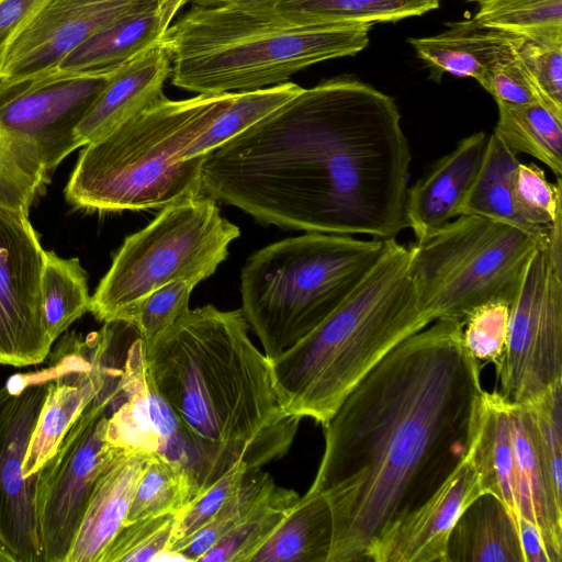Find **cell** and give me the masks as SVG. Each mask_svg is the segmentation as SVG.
<instances>
[{
	"instance_id": "46",
	"label": "cell",
	"mask_w": 562,
	"mask_h": 562,
	"mask_svg": "<svg viewBox=\"0 0 562 562\" xmlns=\"http://www.w3.org/2000/svg\"><path fill=\"white\" fill-rule=\"evenodd\" d=\"M469 1H474V2H479V3H481V2H483V1H485V0H469Z\"/></svg>"
},
{
	"instance_id": "25",
	"label": "cell",
	"mask_w": 562,
	"mask_h": 562,
	"mask_svg": "<svg viewBox=\"0 0 562 562\" xmlns=\"http://www.w3.org/2000/svg\"><path fill=\"white\" fill-rule=\"evenodd\" d=\"M164 33L157 7L127 14L69 53L48 76L116 70L158 42Z\"/></svg>"
},
{
	"instance_id": "14",
	"label": "cell",
	"mask_w": 562,
	"mask_h": 562,
	"mask_svg": "<svg viewBox=\"0 0 562 562\" xmlns=\"http://www.w3.org/2000/svg\"><path fill=\"white\" fill-rule=\"evenodd\" d=\"M44 255L29 215L0 206V366L40 364L52 350L41 312Z\"/></svg>"
},
{
	"instance_id": "4",
	"label": "cell",
	"mask_w": 562,
	"mask_h": 562,
	"mask_svg": "<svg viewBox=\"0 0 562 562\" xmlns=\"http://www.w3.org/2000/svg\"><path fill=\"white\" fill-rule=\"evenodd\" d=\"M408 248L384 240L371 269L315 329L269 360L288 416L326 424L356 384L395 346L434 321L408 276Z\"/></svg>"
},
{
	"instance_id": "23",
	"label": "cell",
	"mask_w": 562,
	"mask_h": 562,
	"mask_svg": "<svg viewBox=\"0 0 562 562\" xmlns=\"http://www.w3.org/2000/svg\"><path fill=\"white\" fill-rule=\"evenodd\" d=\"M148 454L122 452L100 475L65 562H100L125 522Z\"/></svg>"
},
{
	"instance_id": "21",
	"label": "cell",
	"mask_w": 562,
	"mask_h": 562,
	"mask_svg": "<svg viewBox=\"0 0 562 562\" xmlns=\"http://www.w3.org/2000/svg\"><path fill=\"white\" fill-rule=\"evenodd\" d=\"M446 31L408 38L416 56L429 69V78L440 82L443 74L470 77L484 85L491 68L515 54L525 38L477 23L473 18L448 23Z\"/></svg>"
},
{
	"instance_id": "38",
	"label": "cell",
	"mask_w": 562,
	"mask_h": 562,
	"mask_svg": "<svg viewBox=\"0 0 562 562\" xmlns=\"http://www.w3.org/2000/svg\"><path fill=\"white\" fill-rule=\"evenodd\" d=\"M509 313L510 303L497 300L475 307L465 316L462 342L480 363L498 364L506 346Z\"/></svg>"
},
{
	"instance_id": "27",
	"label": "cell",
	"mask_w": 562,
	"mask_h": 562,
	"mask_svg": "<svg viewBox=\"0 0 562 562\" xmlns=\"http://www.w3.org/2000/svg\"><path fill=\"white\" fill-rule=\"evenodd\" d=\"M498 120L493 134L514 154H527L562 176V120L538 102L497 104Z\"/></svg>"
},
{
	"instance_id": "8",
	"label": "cell",
	"mask_w": 562,
	"mask_h": 562,
	"mask_svg": "<svg viewBox=\"0 0 562 562\" xmlns=\"http://www.w3.org/2000/svg\"><path fill=\"white\" fill-rule=\"evenodd\" d=\"M548 235L475 215L454 217L407 247L408 276L420 308L432 321L463 322L487 302L512 303Z\"/></svg>"
},
{
	"instance_id": "15",
	"label": "cell",
	"mask_w": 562,
	"mask_h": 562,
	"mask_svg": "<svg viewBox=\"0 0 562 562\" xmlns=\"http://www.w3.org/2000/svg\"><path fill=\"white\" fill-rule=\"evenodd\" d=\"M121 396L108 417L105 440L122 452L159 456L187 477L192 499L201 493L200 469L178 419L160 396L146 363L138 331L132 337L119 381Z\"/></svg>"
},
{
	"instance_id": "36",
	"label": "cell",
	"mask_w": 562,
	"mask_h": 562,
	"mask_svg": "<svg viewBox=\"0 0 562 562\" xmlns=\"http://www.w3.org/2000/svg\"><path fill=\"white\" fill-rule=\"evenodd\" d=\"M176 516L166 514L124 524L100 562L179 561V557L169 551Z\"/></svg>"
},
{
	"instance_id": "1",
	"label": "cell",
	"mask_w": 562,
	"mask_h": 562,
	"mask_svg": "<svg viewBox=\"0 0 562 562\" xmlns=\"http://www.w3.org/2000/svg\"><path fill=\"white\" fill-rule=\"evenodd\" d=\"M462 327L436 319L401 341L323 425L325 449L306 493L330 508L327 562H368L467 456L483 387Z\"/></svg>"
},
{
	"instance_id": "42",
	"label": "cell",
	"mask_w": 562,
	"mask_h": 562,
	"mask_svg": "<svg viewBox=\"0 0 562 562\" xmlns=\"http://www.w3.org/2000/svg\"><path fill=\"white\" fill-rule=\"evenodd\" d=\"M45 1L0 0V70L11 43Z\"/></svg>"
},
{
	"instance_id": "43",
	"label": "cell",
	"mask_w": 562,
	"mask_h": 562,
	"mask_svg": "<svg viewBox=\"0 0 562 562\" xmlns=\"http://www.w3.org/2000/svg\"><path fill=\"white\" fill-rule=\"evenodd\" d=\"M518 530L525 562H553V558L533 525L526 520H519Z\"/></svg>"
},
{
	"instance_id": "20",
	"label": "cell",
	"mask_w": 562,
	"mask_h": 562,
	"mask_svg": "<svg viewBox=\"0 0 562 562\" xmlns=\"http://www.w3.org/2000/svg\"><path fill=\"white\" fill-rule=\"evenodd\" d=\"M508 404L519 520L533 525L553 562H562V494L551 481L530 408Z\"/></svg>"
},
{
	"instance_id": "29",
	"label": "cell",
	"mask_w": 562,
	"mask_h": 562,
	"mask_svg": "<svg viewBox=\"0 0 562 562\" xmlns=\"http://www.w3.org/2000/svg\"><path fill=\"white\" fill-rule=\"evenodd\" d=\"M518 164L517 155L492 133L482 165L460 206L459 215H475L530 233L516 215L513 203V176Z\"/></svg>"
},
{
	"instance_id": "11",
	"label": "cell",
	"mask_w": 562,
	"mask_h": 562,
	"mask_svg": "<svg viewBox=\"0 0 562 562\" xmlns=\"http://www.w3.org/2000/svg\"><path fill=\"white\" fill-rule=\"evenodd\" d=\"M121 371L87 405L52 458L32 475L43 562H65L95 482L122 453L105 440Z\"/></svg>"
},
{
	"instance_id": "44",
	"label": "cell",
	"mask_w": 562,
	"mask_h": 562,
	"mask_svg": "<svg viewBox=\"0 0 562 562\" xmlns=\"http://www.w3.org/2000/svg\"><path fill=\"white\" fill-rule=\"evenodd\" d=\"M190 0H156L160 26L164 32L169 27L177 12Z\"/></svg>"
},
{
	"instance_id": "37",
	"label": "cell",
	"mask_w": 562,
	"mask_h": 562,
	"mask_svg": "<svg viewBox=\"0 0 562 562\" xmlns=\"http://www.w3.org/2000/svg\"><path fill=\"white\" fill-rule=\"evenodd\" d=\"M194 286L186 280L171 281L138 300L119 319L132 323L145 346H150L190 310Z\"/></svg>"
},
{
	"instance_id": "39",
	"label": "cell",
	"mask_w": 562,
	"mask_h": 562,
	"mask_svg": "<svg viewBox=\"0 0 562 562\" xmlns=\"http://www.w3.org/2000/svg\"><path fill=\"white\" fill-rule=\"evenodd\" d=\"M517 54L530 79L538 103L562 120V40H526Z\"/></svg>"
},
{
	"instance_id": "19",
	"label": "cell",
	"mask_w": 562,
	"mask_h": 562,
	"mask_svg": "<svg viewBox=\"0 0 562 562\" xmlns=\"http://www.w3.org/2000/svg\"><path fill=\"white\" fill-rule=\"evenodd\" d=\"M488 136L481 131L462 138L406 194V220L416 241L459 216L460 206L482 165Z\"/></svg>"
},
{
	"instance_id": "35",
	"label": "cell",
	"mask_w": 562,
	"mask_h": 562,
	"mask_svg": "<svg viewBox=\"0 0 562 562\" xmlns=\"http://www.w3.org/2000/svg\"><path fill=\"white\" fill-rule=\"evenodd\" d=\"M513 203L530 233L547 236L562 218V179L550 182L541 167L519 161L513 176Z\"/></svg>"
},
{
	"instance_id": "16",
	"label": "cell",
	"mask_w": 562,
	"mask_h": 562,
	"mask_svg": "<svg viewBox=\"0 0 562 562\" xmlns=\"http://www.w3.org/2000/svg\"><path fill=\"white\" fill-rule=\"evenodd\" d=\"M157 7L156 0H46L11 43L0 87L35 80L116 20Z\"/></svg>"
},
{
	"instance_id": "13",
	"label": "cell",
	"mask_w": 562,
	"mask_h": 562,
	"mask_svg": "<svg viewBox=\"0 0 562 562\" xmlns=\"http://www.w3.org/2000/svg\"><path fill=\"white\" fill-rule=\"evenodd\" d=\"M116 70L0 87V127L34 149L50 173L79 147L76 128Z\"/></svg>"
},
{
	"instance_id": "24",
	"label": "cell",
	"mask_w": 562,
	"mask_h": 562,
	"mask_svg": "<svg viewBox=\"0 0 562 562\" xmlns=\"http://www.w3.org/2000/svg\"><path fill=\"white\" fill-rule=\"evenodd\" d=\"M447 562H525L519 530L497 497L483 493L463 510L448 539Z\"/></svg>"
},
{
	"instance_id": "2",
	"label": "cell",
	"mask_w": 562,
	"mask_h": 562,
	"mask_svg": "<svg viewBox=\"0 0 562 562\" xmlns=\"http://www.w3.org/2000/svg\"><path fill=\"white\" fill-rule=\"evenodd\" d=\"M411 160L395 100L344 75L210 151L201 178L205 195L262 224L386 240L408 227Z\"/></svg>"
},
{
	"instance_id": "40",
	"label": "cell",
	"mask_w": 562,
	"mask_h": 562,
	"mask_svg": "<svg viewBox=\"0 0 562 562\" xmlns=\"http://www.w3.org/2000/svg\"><path fill=\"white\" fill-rule=\"evenodd\" d=\"M251 472L239 463L182 507L176 516L170 549L202 529L237 490L245 475Z\"/></svg>"
},
{
	"instance_id": "17",
	"label": "cell",
	"mask_w": 562,
	"mask_h": 562,
	"mask_svg": "<svg viewBox=\"0 0 562 562\" xmlns=\"http://www.w3.org/2000/svg\"><path fill=\"white\" fill-rule=\"evenodd\" d=\"M481 494L479 472L469 448L439 488L383 535L368 562H447L450 532Z\"/></svg>"
},
{
	"instance_id": "28",
	"label": "cell",
	"mask_w": 562,
	"mask_h": 562,
	"mask_svg": "<svg viewBox=\"0 0 562 562\" xmlns=\"http://www.w3.org/2000/svg\"><path fill=\"white\" fill-rule=\"evenodd\" d=\"M87 273L78 258H61L45 250L41 278V312L53 345L78 318L90 312Z\"/></svg>"
},
{
	"instance_id": "22",
	"label": "cell",
	"mask_w": 562,
	"mask_h": 562,
	"mask_svg": "<svg viewBox=\"0 0 562 562\" xmlns=\"http://www.w3.org/2000/svg\"><path fill=\"white\" fill-rule=\"evenodd\" d=\"M225 4L292 25L396 22L440 5V0H190Z\"/></svg>"
},
{
	"instance_id": "31",
	"label": "cell",
	"mask_w": 562,
	"mask_h": 562,
	"mask_svg": "<svg viewBox=\"0 0 562 562\" xmlns=\"http://www.w3.org/2000/svg\"><path fill=\"white\" fill-rule=\"evenodd\" d=\"M473 19L527 41L562 40V0H485Z\"/></svg>"
},
{
	"instance_id": "41",
	"label": "cell",
	"mask_w": 562,
	"mask_h": 562,
	"mask_svg": "<svg viewBox=\"0 0 562 562\" xmlns=\"http://www.w3.org/2000/svg\"><path fill=\"white\" fill-rule=\"evenodd\" d=\"M482 87L497 104L521 105L538 102L517 52L496 63Z\"/></svg>"
},
{
	"instance_id": "30",
	"label": "cell",
	"mask_w": 562,
	"mask_h": 562,
	"mask_svg": "<svg viewBox=\"0 0 562 562\" xmlns=\"http://www.w3.org/2000/svg\"><path fill=\"white\" fill-rule=\"evenodd\" d=\"M300 495L278 485L254 509L213 546L200 562H249L252 554L279 527L300 499Z\"/></svg>"
},
{
	"instance_id": "10",
	"label": "cell",
	"mask_w": 562,
	"mask_h": 562,
	"mask_svg": "<svg viewBox=\"0 0 562 562\" xmlns=\"http://www.w3.org/2000/svg\"><path fill=\"white\" fill-rule=\"evenodd\" d=\"M495 368L498 392L513 404H527L562 383V218L526 267Z\"/></svg>"
},
{
	"instance_id": "32",
	"label": "cell",
	"mask_w": 562,
	"mask_h": 562,
	"mask_svg": "<svg viewBox=\"0 0 562 562\" xmlns=\"http://www.w3.org/2000/svg\"><path fill=\"white\" fill-rule=\"evenodd\" d=\"M272 476L260 470L248 472L237 490L215 516L199 531L173 546L181 561H199L224 536L237 527L276 486Z\"/></svg>"
},
{
	"instance_id": "9",
	"label": "cell",
	"mask_w": 562,
	"mask_h": 562,
	"mask_svg": "<svg viewBox=\"0 0 562 562\" xmlns=\"http://www.w3.org/2000/svg\"><path fill=\"white\" fill-rule=\"evenodd\" d=\"M240 236L205 194L172 202L143 229L127 236L91 296L100 322L119 319L138 300L175 280L196 285L228 257Z\"/></svg>"
},
{
	"instance_id": "18",
	"label": "cell",
	"mask_w": 562,
	"mask_h": 562,
	"mask_svg": "<svg viewBox=\"0 0 562 562\" xmlns=\"http://www.w3.org/2000/svg\"><path fill=\"white\" fill-rule=\"evenodd\" d=\"M171 55L160 40L121 66L76 128L78 146L103 137L164 95Z\"/></svg>"
},
{
	"instance_id": "12",
	"label": "cell",
	"mask_w": 562,
	"mask_h": 562,
	"mask_svg": "<svg viewBox=\"0 0 562 562\" xmlns=\"http://www.w3.org/2000/svg\"><path fill=\"white\" fill-rule=\"evenodd\" d=\"M52 374H13L0 387V541L16 562H43L33 477L23 463Z\"/></svg>"
},
{
	"instance_id": "7",
	"label": "cell",
	"mask_w": 562,
	"mask_h": 562,
	"mask_svg": "<svg viewBox=\"0 0 562 562\" xmlns=\"http://www.w3.org/2000/svg\"><path fill=\"white\" fill-rule=\"evenodd\" d=\"M384 240L306 232L254 252L240 273L241 311L269 360L315 329L375 263Z\"/></svg>"
},
{
	"instance_id": "6",
	"label": "cell",
	"mask_w": 562,
	"mask_h": 562,
	"mask_svg": "<svg viewBox=\"0 0 562 562\" xmlns=\"http://www.w3.org/2000/svg\"><path fill=\"white\" fill-rule=\"evenodd\" d=\"M236 92L162 95L103 137L83 146L65 188L89 212L162 209L204 194L205 157L183 160L191 144L232 104Z\"/></svg>"
},
{
	"instance_id": "3",
	"label": "cell",
	"mask_w": 562,
	"mask_h": 562,
	"mask_svg": "<svg viewBox=\"0 0 562 562\" xmlns=\"http://www.w3.org/2000/svg\"><path fill=\"white\" fill-rule=\"evenodd\" d=\"M241 308L189 310L153 345L146 363L196 457L201 493L239 463L282 457L301 418L288 416L270 361L252 344Z\"/></svg>"
},
{
	"instance_id": "34",
	"label": "cell",
	"mask_w": 562,
	"mask_h": 562,
	"mask_svg": "<svg viewBox=\"0 0 562 562\" xmlns=\"http://www.w3.org/2000/svg\"><path fill=\"white\" fill-rule=\"evenodd\" d=\"M192 501L184 474L159 456H149L137 482L125 522L177 514Z\"/></svg>"
},
{
	"instance_id": "33",
	"label": "cell",
	"mask_w": 562,
	"mask_h": 562,
	"mask_svg": "<svg viewBox=\"0 0 562 562\" xmlns=\"http://www.w3.org/2000/svg\"><path fill=\"white\" fill-rule=\"evenodd\" d=\"M48 175L34 149L0 127V206L29 215Z\"/></svg>"
},
{
	"instance_id": "26",
	"label": "cell",
	"mask_w": 562,
	"mask_h": 562,
	"mask_svg": "<svg viewBox=\"0 0 562 562\" xmlns=\"http://www.w3.org/2000/svg\"><path fill=\"white\" fill-rule=\"evenodd\" d=\"M331 539L327 501L305 493L249 562H327Z\"/></svg>"
},
{
	"instance_id": "45",
	"label": "cell",
	"mask_w": 562,
	"mask_h": 562,
	"mask_svg": "<svg viewBox=\"0 0 562 562\" xmlns=\"http://www.w3.org/2000/svg\"><path fill=\"white\" fill-rule=\"evenodd\" d=\"M0 561H13L16 562L13 554L9 549L0 541Z\"/></svg>"
},
{
	"instance_id": "5",
	"label": "cell",
	"mask_w": 562,
	"mask_h": 562,
	"mask_svg": "<svg viewBox=\"0 0 562 562\" xmlns=\"http://www.w3.org/2000/svg\"><path fill=\"white\" fill-rule=\"evenodd\" d=\"M372 24L292 25L225 4H192L165 31L171 83L199 93L247 92L286 82L321 61L352 56Z\"/></svg>"
}]
</instances>
